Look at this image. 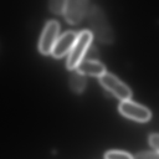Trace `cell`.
<instances>
[{"instance_id":"cell-3","label":"cell","mask_w":159,"mask_h":159,"mask_svg":"<svg viewBox=\"0 0 159 159\" xmlns=\"http://www.w3.org/2000/svg\"><path fill=\"white\" fill-rule=\"evenodd\" d=\"M101 84L121 101L129 100L132 95L130 88L115 75L106 73L99 78Z\"/></svg>"},{"instance_id":"cell-4","label":"cell","mask_w":159,"mask_h":159,"mask_svg":"<svg viewBox=\"0 0 159 159\" xmlns=\"http://www.w3.org/2000/svg\"><path fill=\"white\" fill-rule=\"evenodd\" d=\"M118 109L124 117L139 122H146L152 117V112L148 108L130 99L122 101Z\"/></svg>"},{"instance_id":"cell-11","label":"cell","mask_w":159,"mask_h":159,"mask_svg":"<svg viewBox=\"0 0 159 159\" xmlns=\"http://www.w3.org/2000/svg\"><path fill=\"white\" fill-rule=\"evenodd\" d=\"M66 0H49V9L55 14H63Z\"/></svg>"},{"instance_id":"cell-13","label":"cell","mask_w":159,"mask_h":159,"mask_svg":"<svg viewBox=\"0 0 159 159\" xmlns=\"http://www.w3.org/2000/svg\"><path fill=\"white\" fill-rule=\"evenodd\" d=\"M148 142L153 148L159 152V134L153 133L150 134L148 137Z\"/></svg>"},{"instance_id":"cell-7","label":"cell","mask_w":159,"mask_h":159,"mask_svg":"<svg viewBox=\"0 0 159 159\" xmlns=\"http://www.w3.org/2000/svg\"><path fill=\"white\" fill-rule=\"evenodd\" d=\"M78 34L73 31L65 32L58 38L52 54L56 58H60L70 53L75 41L77 39Z\"/></svg>"},{"instance_id":"cell-5","label":"cell","mask_w":159,"mask_h":159,"mask_svg":"<svg viewBox=\"0 0 159 159\" xmlns=\"http://www.w3.org/2000/svg\"><path fill=\"white\" fill-rule=\"evenodd\" d=\"M60 25L56 20H50L47 23L42 33L39 49L43 55L52 53L53 47L58 39Z\"/></svg>"},{"instance_id":"cell-8","label":"cell","mask_w":159,"mask_h":159,"mask_svg":"<svg viewBox=\"0 0 159 159\" xmlns=\"http://www.w3.org/2000/svg\"><path fill=\"white\" fill-rule=\"evenodd\" d=\"M76 70L86 75L101 77L106 73L104 65L98 60H83L78 65Z\"/></svg>"},{"instance_id":"cell-10","label":"cell","mask_w":159,"mask_h":159,"mask_svg":"<svg viewBox=\"0 0 159 159\" xmlns=\"http://www.w3.org/2000/svg\"><path fill=\"white\" fill-rule=\"evenodd\" d=\"M105 159H134V157L128 152L120 150H110L104 155Z\"/></svg>"},{"instance_id":"cell-14","label":"cell","mask_w":159,"mask_h":159,"mask_svg":"<svg viewBox=\"0 0 159 159\" xmlns=\"http://www.w3.org/2000/svg\"><path fill=\"white\" fill-rule=\"evenodd\" d=\"M98 52L96 49L94 47H91L88 48L87 50L86 54L83 60H97Z\"/></svg>"},{"instance_id":"cell-12","label":"cell","mask_w":159,"mask_h":159,"mask_svg":"<svg viewBox=\"0 0 159 159\" xmlns=\"http://www.w3.org/2000/svg\"><path fill=\"white\" fill-rule=\"evenodd\" d=\"M134 159H159V152H142L137 153Z\"/></svg>"},{"instance_id":"cell-2","label":"cell","mask_w":159,"mask_h":159,"mask_svg":"<svg viewBox=\"0 0 159 159\" xmlns=\"http://www.w3.org/2000/svg\"><path fill=\"white\" fill-rule=\"evenodd\" d=\"M93 40V34L87 30H83L78 34L66 61V68L70 70H76L78 65L83 60L86 52Z\"/></svg>"},{"instance_id":"cell-6","label":"cell","mask_w":159,"mask_h":159,"mask_svg":"<svg viewBox=\"0 0 159 159\" xmlns=\"http://www.w3.org/2000/svg\"><path fill=\"white\" fill-rule=\"evenodd\" d=\"M88 0H66L63 15L68 23L71 25L79 24L86 14Z\"/></svg>"},{"instance_id":"cell-9","label":"cell","mask_w":159,"mask_h":159,"mask_svg":"<svg viewBox=\"0 0 159 159\" xmlns=\"http://www.w3.org/2000/svg\"><path fill=\"white\" fill-rule=\"evenodd\" d=\"M69 83L71 89L75 93H81L86 86V76L76 70L71 75Z\"/></svg>"},{"instance_id":"cell-1","label":"cell","mask_w":159,"mask_h":159,"mask_svg":"<svg viewBox=\"0 0 159 159\" xmlns=\"http://www.w3.org/2000/svg\"><path fill=\"white\" fill-rule=\"evenodd\" d=\"M87 19L96 38L101 43L111 44L114 42V35L102 10L96 5L88 7Z\"/></svg>"}]
</instances>
